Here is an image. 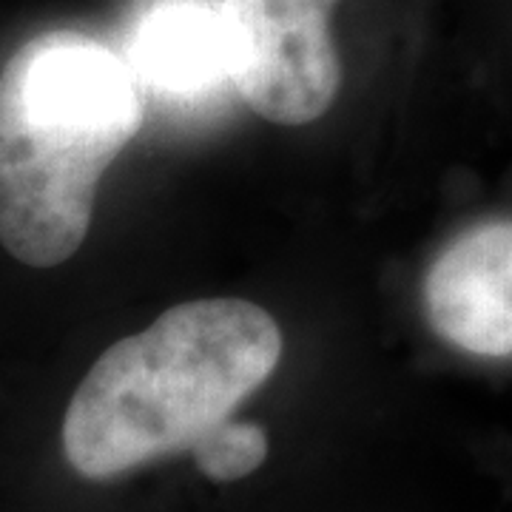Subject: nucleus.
<instances>
[{"label":"nucleus","instance_id":"f257e3e1","mask_svg":"<svg viewBox=\"0 0 512 512\" xmlns=\"http://www.w3.org/2000/svg\"><path fill=\"white\" fill-rule=\"evenodd\" d=\"M131 63L83 32H43L0 72V242L29 268L72 259L97 185L143 126Z\"/></svg>","mask_w":512,"mask_h":512},{"label":"nucleus","instance_id":"f03ea898","mask_svg":"<svg viewBox=\"0 0 512 512\" xmlns=\"http://www.w3.org/2000/svg\"><path fill=\"white\" fill-rule=\"evenodd\" d=\"M282 330L245 299H197L114 342L74 390L63 453L83 478L180 453L228 419L279 365Z\"/></svg>","mask_w":512,"mask_h":512},{"label":"nucleus","instance_id":"7ed1b4c3","mask_svg":"<svg viewBox=\"0 0 512 512\" xmlns=\"http://www.w3.org/2000/svg\"><path fill=\"white\" fill-rule=\"evenodd\" d=\"M222 6L239 97L276 126L319 120L342 86L328 9L311 0H222Z\"/></svg>","mask_w":512,"mask_h":512},{"label":"nucleus","instance_id":"20e7f679","mask_svg":"<svg viewBox=\"0 0 512 512\" xmlns=\"http://www.w3.org/2000/svg\"><path fill=\"white\" fill-rule=\"evenodd\" d=\"M430 325L476 356H512V220L476 225L433 262L424 282Z\"/></svg>","mask_w":512,"mask_h":512},{"label":"nucleus","instance_id":"39448f33","mask_svg":"<svg viewBox=\"0 0 512 512\" xmlns=\"http://www.w3.org/2000/svg\"><path fill=\"white\" fill-rule=\"evenodd\" d=\"M128 63L143 89L197 100L231 83V29L222 0H163L140 18Z\"/></svg>","mask_w":512,"mask_h":512},{"label":"nucleus","instance_id":"423d86ee","mask_svg":"<svg viewBox=\"0 0 512 512\" xmlns=\"http://www.w3.org/2000/svg\"><path fill=\"white\" fill-rule=\"evenodd\" d=\"M202 476L211 481H237L254 473L268 456V436L259 424L217 421L188 447Z\"/></svg>","mask_w":512,"mask_h":512},{"label":"nucleus","instance_id":"0eeeda50","mask_svg":"<svg viewBox=\"0 0 512 512\" xmlns=\"http://www.w3.org/2000/svg\"><path fill=\"white\" fill-rule=\"evenodd\" d=\"M311 3H316V6H322V9H333V6H336V0H311Z\"/></svg>","mask_w":512,"mask_h":512}]
</instances>
